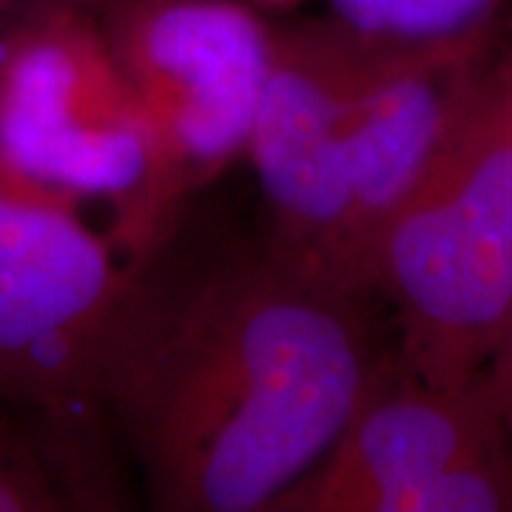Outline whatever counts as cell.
<instances>
[{"label": "cell", "mask_w": 512, "mask_h": 512, "mask_svg": "<svg viewBox=\"0 0 512 512\" xmlns=\"http://www.w3.org/2000/svg\"><path fill=\"white\" fill-rule=\"evenodd\" d=\"M348 32L384 49H439L495 40L512 0H325Z\"/></svg>", "instance_id": "obj_9"}, {"label": "cell", "mask_w": 512, "mask_h": 512, "mask_svg": "<svg viewBox=\"0 0 512 512\" xmlns=\"http://www.w3.org/2000/svg\"><path fill=\"white\" fill-rule=\"evenodd\" d=\"M77 200L0 154V399L43 427L89 510L103 507L89 444L143 262H123Z\"/></svg>", "instance_id": "obj_2"}, {"label": "cell", "mask_w": 512, "mask_h": 512, "mask_svg": "<svg viewBox=\"0 0 512 512\" xmlns=\"http://www.w3.org/2000/svg\"><path fill=\"white\" fill-rule=\"evenodd\" d=\"M52 3H83V6H97V0H0V15L3 18H18L23 12H32L40 6H52Z\"/></svg>", "instance_id": "obj_12"}, {"label": "cell", "mask_w": 512, "mask_h": 512, "mask_svg": "<svg viewBox=\"0 0 512 512\" xmlns=\"http://www.w3.org/2000/svg\"><path fill=\"white\" fill-rule=\"evenodd\" d=\"M504 456L512 441L484 373L439 387L387 359L328 456L271 512H410L430 481Z\"/></svg>", "instance_id": "obj_7"}, {"label": "cell", "mask_w": 512, "mask_h": 512, "mask_svg": "<svg viewBox=\"0 0 512 512\" xmlns=\"http://www.w3.org/2000/svg\"><path fill=\"white\" fill-rule=\"evenodd\" d=\"M0 154L43 183L111 205V242L146 262L171 234L154 131L92 6L52 3L0 37Z\"/></svg>", "instance_id": "obj_4"}, {"label": "cell", "mask_w": 512, "mask_h": 512, "mask_svg": "<svg viewBox=\"0 0 512 512\" xmlns=\"http://www.w3.org/2000/svg\"><path fill=\"white\" fill-rule=\"evenodd\" d=\"M484 384L493 396L495 410H498L504 430L512 441V313L507 319V328L498 339V348L484 367Z\"/></svg>", "instance_id": "obj_11"}, {"label": "cell", "mask_w": 512, "mask_h": 512, "mask_svg": "<svg viewBox=\"0 0 512 512\" xmlns=\"http://www.w3.org/2000/svg\"><path fill=\"white\" fill-rule=\"evenodd\" d=\"M367 293L268 242L168 279L143 262L106 410L165 512H271L345 433L387 359Z\"/></svg>", "instance_id": "obj_1"}, {"label": "cell", "mask_w": 512, "mask_h": 512, "mask_svg": "<svg viewBox=\"0 0 512 512\" xmlns=\"http://www.w3.org/2000/svg\"><path fill=\"white\" fill-rule=\"evenodd\" d=\"M495 40L390 49L359 94L348 131V205L336 276L365 291L384 225L419 188L495 69ZM370 296V293H367Z\"/></svg>", "instance_id": "obj_8"}, {"label": "cell", "mask_w": 512, "mask_h": 512, "mask_svg": "<svg viewBox=\"0 0 512 512\" xmlns=\"http://www.w3.org/2000/svg\"><path fill=\"white\" fill-rule=\"evenodd\" d=\"M94 15L154 131L171 222L245 157L276 26L248 0H97Z\"/></svg>", "instance_id": "obj_5"}, {"label": "cell", "mask_w": 512, "mask_h": 512, "mask_svg": "<svg viewBox=\"0 0 512 512\" xmlns=\"http://www.w3.org/2000/svg\"><path fill=\"white\" fill-rule=\"evenodd\" d=\"M390 49L336 20L276 26L274 57L245 157L268 205V248L336 285L348 205L353 106Z\"/></svg>", "instance_id": "obj_6"}, {"label": "cell", "mask_w": 512, "mask_h": 512, "mask_svg": "<svg viewBox=\"0 0 512 512\" xmlns=\"http://www.w3.org/2000/svg\"><path fill=\"white\" fill-rule=\"evenodd\" d=\"M6 26H9V18H3V15H0V37H3V32H6Z\"/></svg>", "instance_id": "obj_14"}, {"label": "cell", "mask_w": 512, "mask_h": 512, "mask_svg": "<svg viewBox=\"0 0 512 512\" xmlns=\"http://www.w3.org/2000/svg\"><path fill=\"white\" fill-rule=\"evenodd\" d=\"M15 410L0 399V512L86 510L46 433Z\"/></svg>", "instance_id": "obj_10"}, {"label": "cell", "mask_w": 512, "mask_h": 512, "mask_svg": "<svg viewBox=\"0 0 512 512\" xmlns=\"http://www.w3.org/2000/svg\"><path fill=\"white\" fill-rule=\"evenodd\" d=\"M248 3H254L256 9L262 6V9H274V12H285V9H293V6L305 3V0H248Z\"/></svg>", "instance_id": "obj_13"}, {"label": "cell", "mask_w": 512, "mask_h": 512, "mask_svg": "<svg viewBox=\"0 0 512 512\" xmlns=\"http://www.w3.org/2000/svg\"><path fill=\"white\" fill-rule=\"evenodd\" d=\"M365 291L393 305L410 376L458 387L484 373L512 313V57L384 225Z\"/></svg>", "instance_id": "obj_3"}]
</instances>
